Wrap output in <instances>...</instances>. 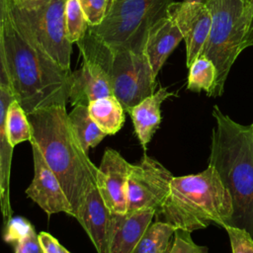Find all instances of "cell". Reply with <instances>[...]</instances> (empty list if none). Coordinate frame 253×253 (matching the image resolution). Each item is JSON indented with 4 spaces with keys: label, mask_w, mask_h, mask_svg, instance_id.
Segmentation results:
<instances>
[{
    "label": "cell",
    "mask_w": 253,
    "mask_h": 253,
    "mask_svg": "<svg viewBox=\"0 0 253 253\" xmlns=\"http://www.w3.org/2000/svg\"><path fill=\"white\" fill-rule=\"evenodd\" d=\"M64 24L67 40L71 43H76L87 32L89 25L79 0H65Z\"/></svg>",
    "instance_id": "obj_24"
},
{
    "label": "cell",
    "mask_w": 253,
    "mask_h": 253,
    "mask_svg": "<svg viewBox=\"0 0 253 253\" xmlns=\"http://www.w3.org/2000/svg\"><path fill=\"white\" fill-rule=\"evenodd\" d=\"M14 100L10 86L0 83V211L4 224L13 214L10 202V175L14 147L8 141L6 117L8 108Z\"/></svg>",
    "instance_id": "obj_16"
},
{
    "label": "cell",
    "mask_w": 253,
    "mask_h": 253,
    "mask_svg": "<svg viewBox=\"0 0 253 253\" xmlns=\"http://www.w3.org/2000/svg\"><path fill=\"white\" fill-rule=\"evenodd\" d=\"M17 9L24 11H33L42 7L47 0H9Z\"/></svg>",
    "instance_id": "obj_31"
},
{
    "label": "cell",
    "mask_w": 253,
    "mask_h": 253,
    "mask_svg": "<svg viewBox=\"0 0 253 253\" xmlns=\"http://www.w3.org/2000/svg\"><path fill=\"white\" fill-rule=\"evenodd\" d=\"M131 165L117 150L105 149L98 167L96 187L104 204L114 213L127 211V180Z\"/></svg>",
    "instance_id": "obj_12"
},
{
    "label": "cell",
    "mask_w": 253,
    "mask_h": 253,
    "mask_svg": "<svg viewBox=\"0 0 253 253\" xmlns=\"http://www.w3.org/2000/svg\"><path fill=\"white\" fill-rule=\"evenodd\" d=\"M113 95L127 113L155 92L156 77L143 54L129 49H113L110 70Z\"/></svg>",
    "instance_id": "obj_9"
},
{
    "label": "cell",
    "mask_w": 253,
    "mask_h": 253,
    "mask_svg": "<svg viewBox=\"0 0 253 253\" xmlns=\"http://www.w3.org/2000/svg\"><path fill=\"white\" fill-rule=\"evenodd\" d=\"M65 253H70V252H69V251H68V250H67V249H66V251H65Z\"/></svg>",
    "instance_id": "obj_36"
},
{
    "label": "cell",
    "mask_w": 253,
    "mask_h": 253,
    "mask_svg": "<svg viewBox=\"0 0 253 253\" xmlns=\"http://www.w3.org/2000/svg\"><path fill=\"white\" fill-rule=\"evenodd\" d=\"M172 96H175L173 92L160 87L127 112L132 121L134 133L144 150L160 126L161 104Z\"/></svg>",
    "instance_id": "obj_18"
},
{
    "label": "cell",
    "mask_w": 253,
    "mask_h": 253,
    "mask_svg": "<svg viewBox=\"0 0 253 253\" xmlns=\"http://www.w3.org/2000/svg\"><path fill=\"white\" fill-rule=\"evenodd\" d=\"M1 38L10 88L26 114L66 106L71 72L59 67L38 46L8 2Z\"/></svg>",
    "instance_id": "obj_1"
},
{
    "label": "cell",
    "mask_w": 253,
    "mask_h": 253,
    "mask_svg": "<svg viewBox=\"0 0 253 253\" xmlns=\"http://www.w3.org/2000/svg\"><path fill=\"white\" fill-rule=\"evenodd\" d=\"M76 43L83 62L70 73L68 102L73 107L88 106L96 99L113 95L110 78L113 49L88 30Z\"/></svg>",
    "instance_id": "obj_7"
},
{
    "label": "cell",
    "mask_w": 253,
    "mask_h": 253,
    "mask_svg": "<svg viewBox=\"0 0 253 253\" xmlns=\"http://www.w3.org/2000/svg\"><path fill=\"white\" fill-rule=\"evenodd\" d=\"M175 229L171 224L161 220L150 223L132 253H168Z\"/></svg>",
    "instance_id": "obj_21"
},
{
    "label": "cell",
    "mask_w": 253,
    "mask_h": 253,
    "mask_svg": "<svg viewBox=\"0 0 253 253\" xmlns=\"http://www.w3.org/2000/svg\"><path fill=\"white\" fill-rule=\"evenodd\" d=\"M14 253H42L35 228L14 244Z\"/></svg>",
    "instance_id": "obj_29"
},
{
    "label": "cell",
    "mask_w": 253,
    "mask_h": 253,
    "mask_svg": "<svg viewBox=\"0 0 253 253\" xmlns=\"http://www.w3.org/2000/svg\"><path fill=\"white\" fill-rule=\"evenodd\" d=\"M247 1H249V2H251L253 4V0H247Z\"/></svg>",
    "instance_id": "obj_35"
},
{
    "label": "cell",
    "mask_w": 253,
    "mask_h": 253,
    "mask_svg": "<svg viewBox=\"0 0 253 253\" xmlns=\"http://www.w3.org/2000/svg\"><path fill=\"white\" fill-rule=\"evenodd\" d=\"M216 83V68L206 56H198L190 65L187 89L200 93L205 91L209 97L214 96Z\"/></svg>",
    "instance_id": "obj_22"
},
{
    "label": "cell",
    "mask_w": 253,
    "mask_h": 253,
    "mask_svg": "<svg viewBox=\"0 0 253 253\" xmlns=\"http://www.w3.org/2000/svg\"><path fill=\"white\" fill-rule=\"evenodd\" d=\"M9 7L38 46L59 67L70 71L72 43L67 40L64 24L65 0H47L37 10L24 11Z\"/></svg>",
    "instance_id": "obj_8"
},
{
    "label": "cell",
    "mask_w": 253,
    "mask_h": 253,
    "mask_svg": "<svg viewBox=\"0 0 253 253\" xmlns=\"http://www.w3.org/2000/svg\"><path fill=\"white\" fill-rule=\"evenodd\" d=\"M39 241L42 253H65L66 251L56 238L45 231L39 233Z\"/></svg>",
    "instance_id": "obj_30"
},
{
    "label": "cell",
    "mask_w": 253,
    "mask_h": 253,
    "mask_svg": "<svg viewBox=\"0 0 253 253\" xmlns=\"http://www.w3.org/2000/svg\"><path fill=\"white\" fill-rule=\"evenodd\" d=\"M76 219L87 233L97 253H108L112 211L104 204L96 185L91 187L85 196Z\"/></svg>",
    "instance_id": "obj_14"
},
{
    "label": "cell",
    "mask_w": 253,
    "mask_h": 253,
    "mask_svg": "<svg viewBox=\"0 0 253 253\" xmlns=\"http://www.w3.org/2000/svg\"><path fill=\"white\" fill-rule=\"evenodd\" d=\"M211 25L200 55L216 68L214 96L223 94L224 83L238 55L253 45V4L247 0H208Z\"/></svg>",
    "instance_id": "obj_5"
},
{
    "label": "cell",
    "mask_w": 253,
    "mask_h": 253,
    "mask_svg": "<svg viewBox=\"0 0 253 253\" xmlns=\"http://www.w3.org/2000/svg\"><path fill=\"white\" fill-rule=\"evenodd\" d=\"M68 119L73 131L87 154L90 148L96 147L107 135L92 120L87 106H75L68 114Z\"/></svg>",
    "instance_id": "obj_20"
},
{
    "label": "cell",
    "mask_w": 253,
    "mask_h": 253,
    "mask_svg": "<svg viewBox=\"0 0 253 253\" xmlns=\"http://www.w3.org/2000/svg\"><path fill=\"white\" fill-rule=\"evenodd\" d=\"M250 126H251V127H252V129H253V123H252Z\"/></svg>",
    "instance_id": "obj_37"
},
{
    "label": "cell",
    "mask_w": 253,
    "mask_h": 253,
    "mask_svg": "<svg viewBox=\"0 0 253 253\" xmlns=\"http://www.w3.org/2000/svg\"><path fill=\"white\" fill-rule=\"evenodd\" d=\"M6 130L8 141L13 147L21 142L30 141L33 137L28 116L17 100H14L8 108Z\"/></svg>",
    "instance_id": "obj_23"
},
{
    "label": "cell",
    "mask_w": 253,
    "mask_h": 253,
    "mask_svg": "<svg viewBox=\"0 0 253 253\" xmlns=\"http://www.w3.org/2000/svg\"><path fill=\"white\" fill-rule=\"evenodd\" d=\"M223 228L228 234L232 253H253V237L247 230L231 225Z\"/></svg>",
    "instance_id": "obj_26"
},
{
    "label": "cell",
    "mask_w": 253,
    "mask_h": 253,
    "mask_svg": "<svg viewBox=\"0 0 253 253\" xmlns=\"http://www.w3.org/2000/svg\"><path fill=\"white\" fill-rule=\"evenodd\" d=\"M168 253H209V251L206 246L198 245L193 241L190 231L177 228Z\"/></svg>",
    "instance_id": "obj_27"
},
{
    "label": "cell",
    "mask_w": 253,
    "mask_h": 253,
    "mask_svg": "<svg viewBox=\"0 0 253 253\" xmlns=\"http://www.w3.org/2000/svg\"><path fill=\"white\" fill-rule=\"evenodd\" d=\"M184 1L189 3H202V4H206L208 2V0H184Z\"/></svg>",
    "instance_id": "obj_34"
},
{
    "label": "cell",
    "mask_w": 253,
    "mask_h": 253,
    "mask_svg": "<svg viewBox=\"0 0 253 253\" xmlns=\"http://www.w3.org/2000/svg\"><path fill=\"white\" fill-rule=\"evenodd\" d=\"M0 83L10 86L9 83V77L7 73V66H6V59H5V53H4V47L0 33Z\"/></svg>",
    "instance_id": "obj_32"
},
{
    "label": "cell",
    "mask_w": 253,
    "mask_h": 253,
    "mask_svg": "<svg viewBox=\"0 0 253 253\" xmlns=\"http://www.w3.org/2000/svg\"><path fill=\"white\" fill-rule=\"evenodd\" d=\"M182 40L183 36L180 30L167 16L159 19L149 29L143 46V54L155 77Z\"/></svg>",
    "instance_id": "obj_17"
},
{
    "label": "cell",
    "mask_w": 253,
    "mask_h": 253,
    "mask_svg": "<svg viewBox=\"0 0 253 253\" xmlns=\"http://www.w3.org/2000/svg\"><path fill=\"white\" fill-rule=\"evenodd\" d=\"M154 215L155 211L151 210L112 212L108 253H132Z\"/></svg>",
    "instance_id": "obj_15"
},
{
    "label": "cell",
    "mask_w": 253,
    "mask_h": 253,
    "mask_svg": "<svg viewBox=\"0 0 253 253\" xmlns=\"http://www.w3.org/2000/svg\"><path fill=\"white\" fill-rule=\"evenodd\" d=\"M89 27L100 25L107 16L114 0H79Z\"/></svg>",
    "instance_id": "obj_25"
},
{
    "label": "cell",
    "mask_w": 253,
    "mask_h": 253,
    "mask_svg": "<svg viewBox=\"0 0 253 253\" xmlns=\"http://www.w3.org/2000/svg\"><path fill=\"white\" fill-rule=\"evenodd\" d=\"M174 176L156 159L144 154L131 165L127 180V211L151 210L155 212L165 201Z\"/></svg>",
    "instance_id": "obj_10"
},
{
    "label": "cell",
    "mask_w": 253,
    "mask_h": 253,
    "mask_svg": "<svg viewBox=\"0 0 253 253\" xmlns=\"http://www.w3.org/2000/svg\"><path fill=\"white\" fill-rule=\"evenodd\" d=\"M30 143L33 151L34 177L26 190L27 197L48 215L65 212L74 217L72 207L59 180L46 164L37 144L32 140Z\"/></svg>",
    "instance_id": "obj_13"
},
{
    "label": "cell",
    "mask_w": 253,
    "mask_h": 253,
    "mask_svg": "<svg viewBox=\"0 0 253 253\" xmlns=\"http://www.w3.org/2000/svg\"><path fill=\"white\" fill-rule=\"evenodd\" d=\"M35 227L33 224L23 216L11 217L5 224L3 239L6 243L15 244L24 238Z\"/></svg>",
    "instance_id": "obj_28"
},
{
    "label": "cell",
    "mask_w": 253,
    "mask_h": 253,
    "mask_svg": "<svg viewBox=\"0 0 253 253\" xmlns=\"http://www.w3.org/2000/svg\"><path fill=\"white\" fill-rule=\"evenodd\" d=\"M166 16L175 23L183 36L186 43V64L189 68L200 56L208 40L211 25V13L206 4L172 1L167 7Z\"/></svg>",
    "instance_id": "obj_11"
},
{
    "label": "cell",
    "mask_w": 253,
    "mask_h": 253,
    "mask_svg": "<svg viewBox=\"0 0 253 253\" xmlns=\"http://www.w3.org/2000/svg\"><path fill=\"white\" fill-rule=\"evenodd\" d=\"M173 0H114L103 22L88 32L112 49L143 52L149 29L166 16Z\"/></svg>",
    "instance_id": "obj_6"
},
{
    "label": "cell",
    "mask_w": 253,
    "mask_h": 253,
    "mask_svg": "<svg viewBox=\"0 0 253 253\" xmlns=\"http://www.w3.org/2000/svg\"><path fill=\"white\" fill-rule=\"evenodd\" d=\"M6 9H7V2L6 0H0V33L2 31L5 15H6Z\"/></svg>",
    "instance_id": "obj_33"
},
{
    "label": "cell",
    "mask_w": 253,
    "mask_h": 253,
    "mask_svg": "<svg viewBox=\"0 0 253 253\" xmlns=\"http://www.w3.org/2000/svg\"><path fill=\"white\" fill-rule=\"evenodd\" d=\"M232 214L231 196L216 170L209 165L201 173L173 177L169 193L154 217L176 229L192 232L211 222L223 227L229 224Z\"/></svg>",
    "instance_id": "obj_4"
},
{
    "label": "cell",
    "mask_w": 253,
    "mask_h": 253,
    "mask_svg": "<svg viewBox=\"0 0 253 253\" xmlns=\"http://www.w3.org/2000/svg\"><path fill=\"white\" fill-rule=\"evenodd\" d=\"M87 108L92 120L107 135L117 133L125 124L126 111L114 95L96 99Z\"/></svg>",
    "instance_id": "obj_19"
},
{
    "label": "cell",
    "mask_w": 253,
    "mask_h": 253,
    "mask_svg": "<svg viewBox=\"0 0 253 253\" xmlns=\"http://www.w3.org/2000/svg\"><path fill=\"white\" fill-rule=\"evenodd\" d=\"M209 165L228 190L233 204L229 224L247 230L253 237V129L234 122L213 106Z\"/></svg>",
    "instance_id": "obj_3"
},
{
    "label": "cell",
    "mask_w": 253,
    "mask_h": 253,
    "mask_svg": "<svg viewBox=\"0 0 253 253\" xmlns=\"http://www.w3.org/2000/svg\"><path fill=\"white\" fill-rule=\"evenodd\" d=\"M27 116L32 128L31 140L59 180L76 219L85 196L96 185L98 167L82 148L65 106L40 109Z\"/></svg>",
    "instance_id": "obj_2"
}]
</instances>
